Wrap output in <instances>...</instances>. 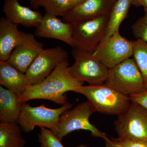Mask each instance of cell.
Wrapping results in <instances>:
<instances>
[{"instance_id":"obj_1","label":"cell","mask_w":147,"mask_h":147,"mask_svg":"<svg viewBox=\"0 0 147 147\" xmlns=\"http://www.w3.org/2000/svg\"><path fill=\"white\" fill-rule=\"evenodd\" d=\"M69 70L68 60L61 63L42 82L29 85L19 96V101L23 103L34 99H45L59 105L66 104L68 102L65 93L74 92L84 84L74 78Z\"/></svg>"},{"instance_id":"obj_2","label":"cell","mask_w":147,"mask_h":147,"mask_svg":"<svg viewBox=\"0 0 147 147\" xmlns=\"http://www.w3.org/2000/svg\"><path fill=\"white\" fill-rule=\"evenodd\" d=\"M74 92L86 98L95 112L119 116L127 109L131 102L129 96L118 91L107 84L80 86Z\"/></svg>"},{"instance_id":"obj_3","label":"cell","mask_w":147,"mask_h":147,"mask_svg":"<svg viewBox=\"0 0 147 147\" xmlns=\"http://www.w3.org/2000/svg\"><path fill=\"white\" fill-rule=\"evenodd\" d=\"M94 112L87 101L79 103L72 110H65L60 117L57 130L53 133L61 141L67 134L80 129L90 131L93 137L108 139L107 134L90 123V117Z\"/></svg>"},{"instance_id":"obj_4","label":"cell","mask_w":147,"mask_h":147,"mask_svg":"<svg viewBox=\"0 0 147 147\" xmlns=\"http://www.w3.org/2000/svg\"><path fill=\"white\" fill-rule=\"evenodd\" d=\"M73 105L67 102L60 108L53 109L46 107L44 104L33 107L26 102L23 103L17 123L26 133L32 131L36 126L45 127L55 132L61 115Z\"/></svg>"},{"instance_id":"obj_5","label":"cell","mask_w":147,"mask_h":147,"mask_svg":"<svg viewBox=\"0 0 147 147\" xmlns=\"http://www.w3.org/2000/svg\"><path fill=\"white\" fill-rule=\"evenodd\" d=\"M114 123L119 137L147 142V110L140 104L131 101Z\"/></svg>"},{"instance_id":"obj_6","label":"cell","mask_w":147,"mask_h":147,"mask_svg":"<svg viewBox=\"0 0 147 147\" xmlns=\"http://www.w3.org/2000/svg\"><path fill=\"white\" fill-rule=\"evenodd\" d=\"M105 83L128 96L145 89L142 74L134 59L130 58L109 69Z\"/></svg>"},{"instance_id":"obj_7","label":"cell","mask_w":147,"mask_h":147,"mask_svg":"<svg viewBox=\"0 0 147 147\" xmlns=\"http://www.w3.org/2000/svg\"><path fill=\"white\" fill-rule=\"evenodd\" d=\"M75 62L70 73L79 82L89 85L103 84L108 77L109 69L93 54L74 47L71 52Z\"/></svg>"},{"instance_id":"obj_8","label":"cell","mask_w":147,"mask_h":147,"mask_svg":"<svg viewBox=\"0 0 147 147\" xmlns=\"http://www.w3.org/2000/svg\"><path fill=\"white\" fill-rule=\"evenodd\" d=\"M109 14L72 24L74 47L94 53L104 37Z\"/></svg>"},{"instance_id":"obj_9","label":"cell","mask_w":147,"mask_h":147,"mask_svg":"<svg viewBox=\"0 0 147 147\" xmlns=\"http://www.w3.org/2000/svg\"><path fill=\"white\" fill-rule=\"evenodd\" d=\"M68 56L67 52L59 45L42 49L25 73L30 85L42 82L60 63L67 60Z\"/></svg>"},{"instance_id":"obj_10","label":"cell","mask_w":147,"mask_h":147,"mask_svg":"<svg viewBox=\"0 0 147 147\" xmlns=\"http://www.w3.org/2000/svg\"><path fill=\"white\" fill-rule=\"evenodd\" d=\"M93 54L106 67L111 68L132 56V41L119 32L101 43Z\"/></svg>"},{"instance_id":"obj_11","label":"cell","mask_w":147,"mask_h":147,"mask_svg":"<svg viewBox=\"0 0 147 147\" xmlns=\"http://www.w3.org/2000/svg\"><path fill=\"white\" fill-rule=\"evenodd\" d=\"M22 42L15 47L7 61L21 72L26 73L40 52L43 44L38 41L34 36L22 32Z\"/></svg>"},{"instance_id":"obj_12","label":"cell","mask_w":147,"mask_h":147,"mask_svg":"<svg viewBox=\"0 0 147 147\" xmlns=\"http://www.w3.org/2000/svg\"><path fill=\"white\" fill-rule=\"evenodd\" d=\"M117 0H85L73 7L63 18L69 23L90 20L105 14H110Z\"/></svg>"},{"instance_id":"obj_13","label":"cell","mask_w":147,"mask_h":147,"mask_svg":"<svg viewBox=\"0 0 147 147\" xmlns=\"http://www.w3.org/2000/svg\"><path fill=\"white\" fill-rule=\"evenodd\" d=\"M72 33L71 23H64L57 16L47 13L43 16L35 31V35L38 37L59 40L74 48Z\"/></svg>"},{"instance_id":"obj_14","label":"cell","mask_w":147,"mask_h":147,"mask_svg":"<svg viewBox=\"0 0 147 147\" xmlns=\"http://www.w3.org/2000/svg\"><path fill=\"white\" fill-rule=\"evenodd\" d=\"M3 11L11 22L28 28L38 26L43 17L40 11L21 5L18 0H5Z\"/></svg>"},{"instance_id":"obj_15","label":"cell","mask_w":147,"mask_h":147,"mask_svg":"<svg viewBox=\"0 0 147 147\" xmlns=\"http://www.w3.org/2000/svg\"><path fill=\"white\" fill-rule=\"evenodd\" d=\"M17 25L6 17L0 19V61H8L13 50L23 41L22 32Z\"/></svg>"},{"instance_id":"obj_16","label":"cell","mask_w":147,"mask_h":147,"mask_svg":"<svg viewBox=\"0 0 147 147\" xmlns=\"http://www.w3.org/2000/svg\"><path fill=\"white\" fill-rule=\"evenodd\" d=\"M1 86L22 95L30 85L26 74L21 72L7 61H0Z\"/></svg>"},{"instance_id":"obj_17","label":"cell","mask_w":147,"mask_h":147,"mask_svg":"<svg viewBox=\"0 0 147 147\" xmlns=\"http://www.w3.org/2000/svg\"><path fill=\"white\" fill-rule=\"evenodd\" d=\"M19 98L14 92L0 86V123L17 122L23 104Z\"/></svg>"},{"instance_id":"obj_18","label":"cell","mask_w":147,"mask_h":147,"mask_svg":"<svg viewBox=\"0 0 147 147\" xmlns=\"http://www.w3.org/2000/svg\"><path fill=\"white\" fill-rule=\"evenodd\" d=\"M131 2L132 0H117L109 14L105 34L100 44L119 32L120 26L126 18Z\"/></svg>"},{"instance_id":"obj_19","label":"cell","mask_w":147,"mask_h":147,"mask_svg":"<svg viewBox=\"0 0 147 147\" xmlns=\"http://www.w3.org/2000/svg\"><path fill=\"white\" fill-rule=\"evenodd\" d=\"M18 123H0V147H24L26 144Z\"/></svg>"},{"instance_id":"obj_20","label":"cell","mask_w":147,"mask_h":147,"mask_svg":"<svg viewBox=\"0 0 147 147\" xmlns=\"http://www.w3.org/2000/svg\"><path fill=\"white\" fill-rule=\"evenodd\" d=\"M134 59L142 74L145 89L147 88V42L137 39L132 41Z\"/></svg>"},{"instance_id":"obj_21","label":"cell","mask_w":147,"mask_h":147,"mask_svg":"<svg viewBox=\"0 0 147 147\" xmlns=\"http://www.w3.org/2000/svg\"><path fill=\"white\" fill-rule=\"evenodd\" d=\"M38 5L44 7L46 13L62 17L71 8L69 0H38Z\"/></svg>"},{"instance_id":"obj_22","label":"cell","mask_w":147,"mask_h":147,"mask_svg":"<svg viewBox=\"0 0 147 147\" xmlns=\"http://www.w3.org/2000/svg\"><path fill=\"white\" fill-rule=\"evenodd\" d=\"M40 128L38 137L40 147H64L51 130L45 127Z\"/></svg>"},{"instance_id":"obj_23","label":"cell","mask_w":147,"mask_h":147,"mask_svg":"<svg viewBox=\"0 0 147 147\" xmlns=\"http://www.w3.org/2000/svg\"><path fill=\"white\" fill-rule=\"evenodd\" d=\"M131 29L137 39L147 42V9L144 8V15L132 25Z\"/></svg>"},{"instance_id":"obj_24","label":"cell","mask_w":147,"mask_h":147,"mask_svg":"<svg viewBox=\"0 0 147 147\" xmlns=\"http://www.w3.org/2000/svg\"><path fill=\"white\" fill-rule=\"evenodd\" d=\"M105 141V147H147V142H138L126 138H108Z\"/></svg>"},{"instance_id":"obj_25","label":"cell","mask_w":147,"mask_h":147,"mask_svg":"<svg viewBox=\"0 0 147 147\" xmlns=\"http://www.w3.org/2000/svg\"><path fill=\"white\" fill-rule=\"evenodd\" d=\"M129 96L131 101L137 102L147 110V88Z\"/></svg>"},{"instance_id":"obj_26","label":"cell","mask_w":147,"mask_h":147,"mask_svg":"<svg viewBox=\"0 0 147 147\" xmlns=\"http://www.w3.org/2000/svg\"><path fill=\"white\" fill-rule=\"evenodd\" d=\"M131 5L137 7H143L144 8L147 9V0H132Z\"/></svg>"},{"instance_id":"obj_27","label":"cell","mask_w":147,"mask_h":147,"mask_svg":"<svg viewBox=\"0 0 147 147\" xmlns=\"http://www.w3.org/2000/svg\"><path fill=\"white\" fill-rule=\"evenodd\" d=\"M69 1L70 3L71 9L73 7H75L76 6L79 5L81 3L84 2L85 0H69Z\"/></svg>"},{"instance_id":"obj_28","label":"cell","mask_w":147,"mask_h":147,"mask_svg":"<svg viewBox=\"0 0 147 147\" xmlns=\"http://www.w3.org/2000/svg\"><path fill=\"white\" fill-rule=\"evenodd\" d=\"M30 4L33 8H36L38 7V0H30Z\"/></svg>"},{"instance_id":"obj_29","label":"cell","mask_w":147,"mask_h":147,"mask_svg":"<svg viewBox=\"0 0 147 147\" xmlns=\"http://www.w3.org/2000/svg\"><path fill=\"white\" fill-rule=\"evenodd\" d=\"M77 147H89L87 146V145L85 144H80L78 145Z\"/></svg>"}]
</instances>
